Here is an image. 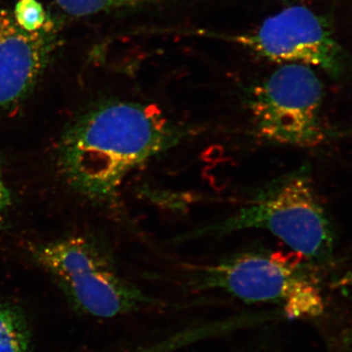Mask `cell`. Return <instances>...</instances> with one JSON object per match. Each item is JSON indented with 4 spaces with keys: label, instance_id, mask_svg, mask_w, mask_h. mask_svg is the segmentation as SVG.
Listing matches in <instances>:
<instances>
[{
    "label": "cell",
    "instance_id": "1",
    "mask_svg": "<svg viewBox=\"0 0 352 352\" xmlns=\"http://www.w3.org/2000/svg\"><path fill=\"white\" fill-rule=\"evenodd\" d=\"M188 133L153 104L100 102L65 129L58 170L76 193L109 203L132 171L177 147Z\"/></svg>",
    "mask_w": 352,
    "mask_h": 352
},
{
    "label": "cell",
    "instance_id": "2",
    "mask_svg": "<svg viewBox=\"0 0 352 352\" xmlns=\"http://www.w3.org/2000/svg\"><path fill=\"white\" fill-rule=\"evenodd\" d=\"M250 229L267 231L310 261H324L332 254L330 222L305 168L270 180L227 219L178 236L176 241L219 237Z\"/></svg>",
    "mask_w": 352,
    "mask_h": 352
},
{
    "label": "cell",
    "instance_id": "3",
    "mask_svg": "<svg viewBox=\"0 0 352 352\" xmlns=\"http://www.w3.org/2000/svg\"><path fill=\"white\" fill-rule=\"evenodd\" d=\"M31 254L83 314L113 318L157 305L120 277L106 252L85 236L36 245Z\"/></svg>",
    "mask_w": 352,
    "mask_h": 352
},
{
    "label": "cell",
    "instance_id": "4",
    "mask_svg": "<svg viewBox=\"0 0 352 352\" xmlns=\"http://www.w3.org/2000/svg\"><path fill=\"white\" fill-rule=\"evenodd\" d=\"M323 85L311 67L284 64L248 91L258 138L275 145L314 147L325 139L321 124Z\"/></svg>",
    "mask_w": 352,
    "mask_h": 352
},
{
    "label": "cell",
    "instance_id": "5",
    "mask_svg": "<svg viewBox=\"0 0 352 352\" xmlns=\"http://www.w3.org/2000/svg\"><path fill=\"white\" fill-rule=\"evenodd\" d=\"M179 32L237 44L276 63L314 66L333 76H339L344 67V50L333 38L327 21L305 6H289L243 34L206 30Z\"/></svg>",
    "mask_w": 352,
    "mask_h": 352
},
{
    "label": "cell",
    "instance_id": "6",
    "mask_svg": "<svg viewBox=\"0 0 352 352\" xmlns=\"http://www.w3.org/2000/svg\"><path fill=\"white\" fill-rule=\"evenodd\" d=\"M183 279L195 291H220L249 303L283 307L309 281L300 258L281 252H243L212 263L183 265Z\"/></svg>",
    "mask_w": 352,
    "mask_h": 352
},
{
    "label": "cell",
    "instance_id": "7",
    "mask_svg": "<svg viewBox=\"0 0 352 352\" xmlns=\"http://www.w3.org/2000/svg\"><path fill=\"white\" fill-rule=\"evenodd\" d=\"M54 47L55 36L48 25L25 32L13 13L0 8V109L16 107L29 96Z\"/></svg>",
    "mask_w": 352,
    "mask_h": 352
},
{
    "label": "cell",
    "instance_id": "8",
    "mask_svg": "<svg viewBox=\"0 0 352 352\" xmlns=\"http://www.w3.org/2000/svg\"><path fill=\"white\" fill-rule=\"evenodd\" d=\"M31 333L20 308L0 298V352H30Z\"/></svg>",
    "mask_w": 352,
    "mask_h": 352
},
{
    "label": "cell",
    "instance_id": "9",
    "mask_svg": "<svg viewBox=\"0 0 352 352\" xmlns=\"http://www.w3.org/2000/svg\"><path fill=\"white\" fill-rule=\"evenodd\" d=\"M166 0H55L57 6L75 17L120 10H135L159 6Z\"/></svg>",
    "mask_w": 352,
    "mask_h": 352
},
{
    "label": "cell",
    "instance_id": "10",
    "mask_svg": "<svg viewBox=\"0 0 352 352\" xmlns=\"http://www.w3.org/2000/svg\"><path fill=\"white\" fill-rule=\"evenodd\" d=\"M14 19L25 32H38L48 25V17L38 0H19L13 12Z\"/></svg>",
    "mask_w": 352,
    "mask_h": 352
},
{
    "label": "cell",
    "instance_id": "11",
    "mask_svg": "<svg viewBox=\"0 0 352 352\" xmlns=\"http://www.w3.org/2000/svg\"><path fill=\"white\" fill-rule=\"evenodd\" d=\"M12 204V194L4 176L3 166L0 160V228L6 223Z\"/></svg>",
    "mask_w": 352,
    "mask_h": 352
},
{
    "label": "cell",
    "instance_id": "12",
    "mask_svg": "<svg viewBox=\"0 0 352 352\" xmlns=\"http://www.w3.org/2000/svg\"><path fill=\"white\" fill-rule=\"evenodd\" d=\"M281 1H287V0H281Z\"/></svg>",
    "mask_w": 352,
    "mask_h": 352
}]
</instances>
